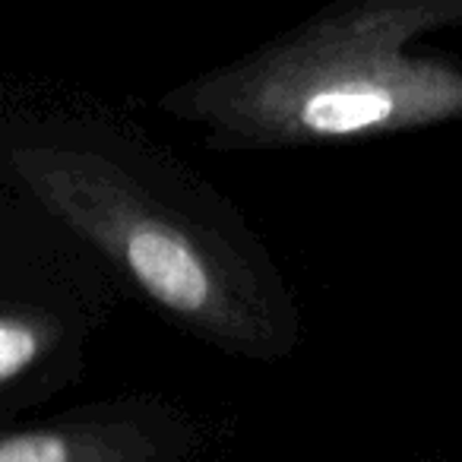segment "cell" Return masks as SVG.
<instances>
[{"instance_id": "cell-1", "label": "cell", "mask_w": 462, "mask_h": 462, "mask_svg": "<svg viewBox=\"0 0 462 462\" xmlns=\"http://www.w3.org/2000/svg\"><path fill=\"white\" fill-rule=\"evenodd\" d=\"M32 203L178 333L279 365L304 317L273 247L228 193L143 134L77 127L14 149Z\"/></svg>"}, {"instance_id": "cell-2", "label": "cell", "mask_w": 462, "mask_h": 462, "mask_svg": "<svg viewBox=\"0 0 462 462\" xmlns=\"http://www.w3.org/2000/svg\"><path fill=\"white\" fill-rule=\"evenodd\" d=\"M462 0H336L241 58L174 83L159 108L216 152H298L462 121V60L415 51Z\"/></svg>"}, {"instance_id": "cell-3", "label": "cell", "mask_w": 462, "mask_h": 462, "mask_svg": "<svg viewBox=\"0 0 462 462\" xmlns=\"http://www.w3.org/2000/svg\"><path fill=\"white\" fill-rule=\"evenodd\" d=\"M209 428L184 402L124 396L0 434V462H199Z\"/></svg>"}, {"instance_id": "cell-4", "label": "cell", "mask_w": 462, "mask_h": 462, "mask_svg": "<svg viewBox=\"0 0 462 462\" xmlns=\"http://www.w3.org/2000/svg\"><path fill=\"white\" fill-rule=\"evenodd\" d=\"M86 329L89 310L32 301L23 308H0V386L29 377L39 367L73 361Z\"/></svg>"}]
</instances>
